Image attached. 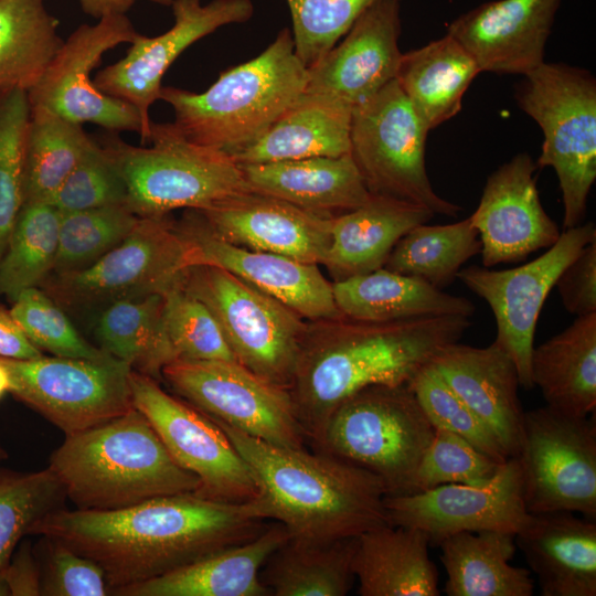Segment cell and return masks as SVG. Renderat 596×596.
Masks as SVG:
<instances>
[{
	"mask_svg": "<svg viewBox=\"0 0 596 596\" xmlns=\"http://www.w3.org/2000/svg\"><path fill=\"white\" fill-rule=\"evenodd\" d=\"M529 513L566 511L596 520V422L545 405L524 412L517 454Z\"/></svg>",
	"mask_w": 596,
	"mask_h": 596,
	"instance_id": "11",
	"label": "cell"
},
{
	"mask_svg": "<svg viewBox=\"0 0 596 596\" xmlns=\"http://www.w3.org/2000/svg\"><path fill=\"white\" fill-rule=\"evenodd\" d=\"M132 404L174 461L199 479V496L246 502L257 496L248 466L225 432L205 413L164 391L158 380L131 370Z\"/></svg>",
	"mask_w": 596,
	"mask_h": 596,
	"instance_id": "14",
	"label": "cell"
},
{
	"mask_svg": "<svg viewBox=\"0 0 596 596\" xmlns=\"http://www.w3.org/2000/svg\"><path fill=\"white\" fill-rule=\"evenodd\" d=\"M352 109L304 91L260 137L228 156L243 166L347 155Z\"/></svg>",
	"mask_w": 596,
	"mask_h": 596,
	"instance_id": "28",
	"label": "cell"
},
{
	"mask_svg": "<svg viewBox=\"0 0 596 596\" xmlns=\"http://www.w3.org/2000/svg\"><path fill=\"white\" fill-rule=\"evenodd\" d=\"M29 121L28 92L17 89L0 97V258L24 204Z\"/></svg>",
	"mask_w": 596,
	"mask_h": 596,
	"instance_id": "44",
	"label": "cell"
},
{
	"mask_svg": "<svg viewBox=\"0 0 596 596\" xmlns=\"http://www.w3.org/2000/svg\"><path fill=\"white\" fill-rule=\"evenodd\" d=\"M266 526L252 500L225 502L189 492L114 510L61 508L39 520L30 534L57 540L96 562L111 595L244 543Z\"/></svg>",
	"mask_w": 596,
	"mask_h": 596,
	"instance_id": "1",
	"label": "cell"
},
{
	"mask_svg": "<svg viewBox=\"0 0 596 596\" xmlns=\"http://www.w3.org/2000/svg\"><path fill=\"white\" fill-rule=\"evenodd\" d=\"M480 253L481 242L470 216L444 225L423 223L397 241L383 267L443 289Z\"/></svg>",
	"mask_w": 596,
	"mask_h": 596,
	"instance_id": "39",
	"label": "cell"
},
{
	"mask_svg": "<svg viewBox=\"0 0 596 596\" xmlns=\"http://www.w3.org/2000/svg\"><path fill=\"white\" fill-rule=\"evenodd\" d=\"M11 379L10 393L65 435L105 424L134 408L131 368L103 360L0 356Z\"/></svg>",
	"mask_w": 596,
	"mask_h": 596,
	"instance_id": "12",
	"label": "cell"
},
{
	"mask_svg": "<svg viewBox=\"0 0 596 596\" xmlns=\"http://www.w3.org/2000/svg\"><path fill=\"white\" fill-rule=\"evenodd\" d=\"M340 312L362 321H396L425 317L470 318L475 305L467 298L436 288L416 277L391 272H374L332 281Z\"/></svg>",
	"mask_w": 596,
	"mask_h": 596,
	"instance_id": "32",
	"label": "cell"
},
{
	"mask_svg": "<svg viewBox=\"0 0 596 596\" xmlns=\"http://www.w3.org/2000/svg\"><path fill=\"white\" fill-rule=\"evenodd\" d=\"M440 562L448 596H531L530 571L513 566L514 534L499 531L458 532L441 539Z\"/></svg>",
	"mask_w": 596,
	"mask_h": 596,
	"instance_id": "34",
	"label": "cell"
},
{
	"mask_svg": "<svg viewBox=\"0 0 596 596\" xmlns=\"http://www.w3.org/2000/svg\"><path fill=\"white\" fill-rule=\"evenodd\" d=\"M536 168L528 153H518L488 177L470 215L481 242L483 267L522 262L558 240L562 232L540 200Z\"/></svg>",
	"mask_w": 596,
	"mask_h": 596,
	"instance_id": "21",
	"label": "cell"
},
{
	"mask_svg": "<svg viewBox=\"0 0 596 596\" xmlns=\"http://www.w3.org/2000/svg\"><path fill=\"white\" fill-rule=\"evenodd\" d=\"M531 375L546 405L585 417L596 409V312L576 317L563 331L533 348Z\"/></svg>",
	"mask_w": 596,
	"mask_h": 596,
	"instance_id": "33",
	"label": "cell"
},
{
	"mask_svg": "<svg viewBox=\"0 0 596 596\" xmlns=\"http://www.w3.org/2000/svg\"><path fill=\"white\" fill-rule=\"evenodd\" d=\"M61 212L49 202L24 203L0 262V294L12 301L54 270Z\"/></svg>",
	"mask_w": 596,
	"mask_h": 596,
	"instance_id": "41",
	"label": "cell"
},
{
	"mask_svg": "<svg viewBox=\"0 0 596 596\" xmlns=\"http://www.w3.org/2000/svg\"><path fill=\"white\" fill-rule=\"evenodd\" d=\"M183 286L213 312L236 362L272 384L289 387L306 319L220 267H190Z\"/></svg>",
	"mask_w": 596,
	"mask_h": 596,
	"instance_id": "10",
	"label": "cell"
},
{
	"mask_svg": "<svg viewBox=\"0 0 596 596\" xmlns=\"http://www.w3.org/2000/svg\"><path fill=\"white\" fill-rule=\"evenodd\" d=\"M40 355L42 351L28 339L9 310L0 309V356L34 359Z\"/></svg>",
	"mask_w": 596,
	"mask_h": 596,
	"instance_id": "54",
	"label": "cell"
},
{
	"mask_svg": "<svg viewBox=\"0 0 596 596\" xmlns=\"http://www.w3.org/2000/svg\"><path fill=\"white\" fill-rule=\"evenodd\" d=\"M408 385L435 428L455 433L496 461L510 457L492 432L428 365Z\"/></svg>",
	"mask_w": 596,
	"mask_h": 596,
	"instance_id": "48",
	"label": "cell"
},
{
	"mask_svg": "<svg viewBox=\"0 0 596 596\" xmlns=\"http://www.w3.org/2000/svg\"><path fill=\"white\" fill-rule=\"evenodd\" d=\"M192 267L190 243L168 215L140 217L132 232L93 264L57 274L53 292L65 304L113 302L163 294Z\"/></svg>",
	"mask_w": 596,
	"mask_h": 596,
	"instance_id": "15",
	"label": "cell"
},
{
	"mask_svg": "<svg viewBox=\"0 0 596 596\" xmlns=\"http://www.w3.org/2000/svg\"><path fill=\"white\" fill-rule=\"evenodd\" d=\"M435 430L408 384L372 385L340 403L311 445L380 478L386 496L404 494Z\"/></svg>",
	"mask_w": 596,
	"mask_h": 596,
	"instance_id": "6",
	"label": "cell"
},
{
	"mask_svg": "<svg viewBox=\"0 0 596 596\" xmlns=\"http://www.w3.org/2000/svg\"><path fill=\"white\" fill-rule=\"evenodd\" d=\"M178 225L190 243L192 266L225 269L307 321L344 317L334 301L332 283L317 264L226 242L207 228L196 210H187L184 221Z\"/></svg>",
	"mask_w": 596,
	"mask_h": 596,
	"instance_id": "20",
	"label": "cell"
},
{
	"mask_svg": "<svg viewBox=\"0 0 596 596\" xmlns=\"http://www.w3.org/2000/svg\"><path fill=\"white\" fill-rule=\"evenodd\" d=\"M290 536L279 522L257 536L211 553L164 575L113 590L118 596H269L260 571Z\"/></svg>",
	"mask_w": 596,
	"mask_h": 596,
	"instance_id": "27",
	"label": "cell"
},
{
	"mask_svg": "<svg viewBox=\"0 0 596 596\" xmlns=\"http://www.w3.org/2000/svg\"><path fill=\"white\" fill-rule=\"evenodd\" d=\"M11 390V379L8 369L0 360V400Z\"/></svg>",
	"mask_w": 596,
	"mask_h": 596,
	"instance_id": "56",
	"label": "cell"
},
{
	"mask_svg": "<svg viewBox=\"0 0 596 596\" xmlns=\"http://www.w3.org/2000/svg\"><path fill=\"white\" fill-rule=\"evenodd\" d=\"M93 141L81 124L30 107L24 203L50 202Z\"/></svg>",
	"mask_w": 596,
	"mask_h": 596,
	"instance_id": "40",
	"label": "cell"
},
{
	"mask_svg": "<svg viewBox=\"0 0 596 596\" xmlns=\"http://www.w3.org/2000/svg\"><path fill=\"white\" fill-rule=\"evenodd\" d=\"M96 334L100 349L156 380L175 360L163 322V294L110 302L99 318Z\"/></svg>",
	"mask_w": 596,
	"mask_h": 596,
	"instance_id": "38",
	"label": "cell"
},
{
	"mask_svg": "<svg viewBox=\"0 0 596 596\" xmlns=\"http://www.w3.org/2000/svg\"><path fill=\"white\" fill-rule=\"evenodd\" d=\"M163 322L175 360L236 361L213 312L183 281L163 292Z\"/></svg>",
	"mask_w": 596,
	"mask_h": 596,
	"instance_id": "45",
	"label": "cell"
},
{
	"mask_svg": "<svg viewBox=\"0 0 596 596\" xmlns=\"http://www.w3.org/2000/svg\"><path fill=\"white\" fill-rule=\"evenodd\" d=\"M517 92L521 109L542 128L540 167H552L563 199V230L581 225L596 179V82L578 67L543 62Z\"/></svg>",
	"mask_w": 596,
	"mask_h": 596,
	"instance_id": "8",
	"label": "cell"
},
{
	"mask_svg": "<svg viewBox=\"0 0 596 596\" xmlns=\"http://www.w3.org/2000/svg\"><path fill=\"white\" fill-rule=\"evenodd\" d=\"M83 12L95 19L120 15L139 0H78ZM161 6H171L173 0H147Z\"/></svg>",
	"mask_w": 596,
	"mask_h": 596,
	"instance_id": "55",
	"label": "cell"
},
{
	"mask_svg": "<svg viewBox=\"0 0 596 596\" xmlns=\"http://www.w3.org/2000/svg\"><path fill=\"white\" fill-rule=\"evenodd\" d=\"M596 241L592 222L561 233L558 240L535 259L521 266L491 270L469 266L457 278L490 307L496 324L494 343L514 362L520 386L534 387L531 355L542 307L562 270L589 243Z\"/></svg>",
	"mask_w": 596,
	"mask_h": 596,
	"instance_id": "16",
	"label": "cell"
},
{
	"mask_svg": "<svg viewBox=\"0 0 596 596\" xmlns=\"http://www.w3.org/2000/svg\"><path fill=\"white\" fill-rule=\"evenodd\" d=\"M212 419L248 466L257 488L252 500L256 514L281 523L290 536L337 540L390 524L386 489L373 473L318 450L266 443Z\"/></svg>",
	"mask_w": 596,
	"mask_h": 596,
	"instance_id": "3",
	"label": "cell"
},
{
	"mask_svg": "<svg viewBox=\"0 0 596 596\" xmlns=\"http://www.w3.org/2000/svg\"><path fill=\"white\" fill-rule=\"evenodd\" d=\"M356 544L358 536H289L265 562L262 582L273 596H345L355 582Z\"/></svg>",
	"mask_w": 596,
	"mask_h": 596,
	"instance_id": "36",
	"label": "cell"
},
{
	"mask_svg": "<svg viewBox=\"0 0 596 596\" xmlns=\"http://www.w3.org/2000/svg\"><path fill=\"white\" fill-rule=\"evenodd\" d=\"M173 25L157 36L139 33L126 55L97 73L96 87L131 105L141 119L140 139L148 143L151 105L160 99L162 77L190 45L221 26L243 23L254 14L251 0H173Z\"/></svg>",
	"mask_w": 596,
	"mask_h": 596,
	"instance_id": "18",
	"label": "cell"
},
{
	"mask_svg": "<svg viewBox=\"0 0 596 596\" xmlns=\"http://www.w3.org/2000/svg\"><path fill=\"white\" fill-rule=\"evenodd\" d=\"M401 0H381L363 12L316 65L305 91L355 107L395 79L403 53Z\"/></svg>",
	"mask_w": 596,
	"mask_h": 596,
	"instance_id": "22",
	"label": "cell"
},
{
	"mask_svg": "<svg viewBox=\"0 0 596 596\" xmlns=\"http://www.w3.org/2000/svg\"><path fill=\"white\" fill-rule=\"evenodd\" d=\"M42 538L46 557L41 573V596L110 595L105 572L96 562L57 540Z\"/></svg>",
	"mask_w": 596,
	"mask_h": 596,
	"instance_id": "51",
	"label": "cell"
},
{
	"mask_svg": "<svg viewBox=\"0 0 596 596\" xmlns=\"http://www.w3.org/2000/svg\"><path fill=\"white\" fill-rule=\"evenodd\" d=\"M103 146L125 181L127 205L140 217L204 211L251 190L227 153L191 142L173 124L151 123L146 146L118 138Z\"/></svg>",
	"mask_w": 596,
	"mask_h": 596,
	"instance_id": "7",
	"label": "cell"
},
{
	"mask_svg": "<svg viewBox=\"0 0 596 596\" xmlns=\"http://www.w3.org/2000/svg\"><path fill=\"white\" fill-rule=\"evenodd\" d=\"M434 215L424 206L371 194L362 205L333 216L323 263L332 281L382 268L397 241Z\"/></svg>",
	"mask_w": 596,
	"mask_h": 596,
	"instance_id": "30",
	"label": "cell"
},
{
	"mask_svg": "<svg viewBox=\"0 0 596 596\" xmlns=\"http://www.w3.org/2000/svg\"><path fill=\"white\" fill-rule=\"evenodd\" d=\"M428 131L393 79L353 107L349 153L371 194L456 216L461 207L439 196L427 175Z\"/></svg>",
	"mask_w": 596,
	"mask_h": 596,
	"instance_id": "9",
	"label": "cell"
},
{
	"mask_svg": "<svg viewBox=\"0 0 596 596\" xmlns=\"http://www.w3.org/2000/svg\"><path fill=\"white\" fill-rule=\"evenodd\" d=\"M501 465L461 436L436 428L415 472L412 492L446 483L483 482Z\"/></svg>",
	"mask_w": 596,
	"mask_h": 596,
	"instance_id": "49",
	"label": "cell"
},
{
	"mask_svg": "<svg viewBox=\"0 0 596 596\" xmlns=\"http://www.w3.org/2000/svg\"><path fill=\"white\" fill-rule=\"evenodd\" d=\"M76 509L114 510L196 492L199 479L179 466L135 407L105 424L65 435L47 466Z\"/></svg>",
	"mask_w": 596,
	"mask_h": 596,
	"instance_id": "4",
	"label": "cell"
},
{
	"mask_svg": "<svg viewBox=\"0 0 596 596\" xmlns=\"http://www.w3.org/2000/svg\"><path fill=\"white\" fill-rule=\"evenodd\" d=\"M28 339L55 356L103 360L111 356L87 342L54 301L36 287L20 292L9 310Z\"/></svg>",
	"mask_w": 596,
	"mask_h": 596,
	"instance_id": "47",
	"label": "cell"
},
{
	"mask_svg": "<svg viewBox=\"0 0 596 596\" xmlns=\"http://www.w3.org/2000/svg\"><path fill=\"white\" fill-rule=\"evenodd\" d=\"M562 0H496L459 15L447 33L480 72L526 75L544 62V49Z\"/></svg>",
	"mask_w": 596,
	"mask_h": 596,
	"instance_id": "24",
	"label": "cell"
},
{
	"mask_svg": "<svg viewBox=\"0 0 596 596\" xmlns=\"http://www.w3.org/2000/svg\"><path fill=\"white\" fill-rule=\"evenodd\" d=\"M514 540L543 596L596 595V520L566 511L530 513Z\"/></svg>",
	"mask_w": 596,
	"mask_h": 596,
	"instance_id": "26",
	"label": "cell"
},
{
	"mask_svg": "<svg viewBox=\"0 0 596 596\" xmlns=\"http://www.w3.org/2000/svg\"><path fill=\"white\" fill-rule=\"evenodd\" d=\"M307 82L292 34L283 29L259 55L222 72L206 91L162 86L160 99L172 107V124L188 140L228 155L260 137Z\"/></svg>",
	"mask_w": 596,
	"mask_h": 596,
	"instance_id": "5",
	"label": "cell"
},
{
	"mask_svg": "<svg viewBox=\"0 0 596 596\" xmlns=\"http://www.w3.org/2000/svg\"><path fill=\"white\" fill-rule=\"evenodd\" d=\"M7 457H8L7 450L0 443V462L6 460Z\"/></svg>",
	"mask_w": 596,
	"mask_h": 596,
	"instance_id": "57",
	"label": "cell"
},
{
	"mask_svg": "<svg viewBox=\"0 0 596 596\" xmlns=\"http://www.w3.org/2000/svg\"><path fill=\"white\" fill-rule=\"evenodd\" d=\"M44 0H0V97L28 92L62 47Z\"/></svg>",
	"mask_w": 596,
	"mask_h": 596,
	"instance_id": "37",
	"label": "cell"
},
{
	"mask_svg": "<svg viewBox=\"0 0 596 596\" xmlns=\"http://www.w3.org/2000/svg\"><path fill=\"white\" fill-rule=\"evenodd\" d=\"M137 31L126 14L82 24L64 41L36 84L28 91L30 107L51 110L77 124H95L110 131L141 132V119L129 104L100 92L93 70L103 55L131 43Z\"/></svg>",
	"mask_w": 596,
	"mask_h": 596,
	"instance_id": "17",
	"label": "cell"
},
{
	"mask_svg": "<svg viewBox=\"0 0 596 596\" xmlns=\"http://www.w3.org/2000/svg\"><path fill=\"white\" fill-rule=\"evenodd\" d=\"M384 505L390 524L422 530L436 544L458 532L499 531L515 535L530 515L517 457L504 461L487 481L446 483L386 496Z\"/></svg>",
	"mask_w": 596,
	"mask_h": 596,
	"instance_id": "19",
	"label": "cell"
},
{
	"mask_svg": "<svg viewBox=\"0 0 596 596\" xmlns=\"http://www.w3.org/2000/svg\"><path fill=\"white\" fill-rule=\"evenodd\" d=\"M240 167L252 191L323 216L351 211L371 196L350 153Z\"/></svg>",
	"mask_w": 596,
	"mask_h": 596,
	"instance_id": "29",
	"label": "cell"
},
{
	"mask_svg": "<svg viewBox=\"0 0 596 596\" xmlns=\"http://www.w3.org/2000/svg\"><path fill=\"white\" fill-rule=\"evenodd\" d=\"M49 203L61 213L127 204V189L106 148L94 140Z\"/></svg>",
	"mask_w": 596,
	"mask_h": 596,
	"instance_id": "50",
	"label": "cell"
},
{
	"mask_svg": "<svg viewBox=\"0 0 596 596\" xmlns=\"http://www.w3.org/2000/svg\"><path fill=\"white\" fill-rule=\"evenodd\" d=\"M161 377L210 417L266 443L306 447V435L287 390L236 361L175 360Z\"/></svg>",
	"mask_w": 596,
	"mask_h": 596,
	"instance_id": "13",
	"label": "cell"
},
{
	"mask_svg": "<svg viewBox=\"0 0 596 596\" xmlns=\"http://www.w3.org/2000/svg\"><path fill=\"white\" fill-rule=\"evenodd\" d=\"M138 216L127 204L61 213L56 274L84 268L123 242Z\"/></svg>",
	"mask_w": 596,
	"mask_h": 596,
	"instance_id": "43",
	"label": "cell"
},
{
	"mask_svg": "<svg viewBox=\"0 0 596 596\" xmlns=\"http://www.w3.org/2000/svg\"><path fill=\"white\" fill-rule=\"evenodd\" d=\"M479 73L472 56L446 33L403 54L395 79L430 130L460 111L464 94Z\"/></svg>",
	"mask_w": 596,
	"mask_h": 596,
	"instance_id": "35",
	"label": "cell"
},
{
	"mask_svg": "<svg viewBox=\"0 0 596 596\" xmlns=\"http://www.w3.org/2000/svg\"><path fill=\"white\" fill-rule=\"evenodd\" d=\"M1 578L8 596H41V570L29 542L19 544Z\"/></svg>",
	"mask_w": 596,
	"mask_h": 596,
	"instance_id": "53",
	"label": "cell"
},
{
	"mask_svg": "<svg viewBox=\"0 0 596 596\" xmlns=\"http://www.w3.org/2000/svg\"><path fill=\"white\" fill-rule=\"evenodd\" d=\"M199 213L207 228L226 242L304 263L323 265L331 244L332 217L252 190Z\"/></svg>",
	"mask_w": 596,
	"mask_h": 596,
	"instance_id": "23",
	"label": "cell"
},
{
	"mask_svg": "<svg viewBox=\"0 0 596 596\" xmlns=\"http://www.w3.org/2000/svg\"><path fill=\"white\" fill-rule=\"evenodd\" d=\"M422 530L384 524L358 536L353 572L361 596H438V571Z\"/></svg>",
	"mask_w": 596,
	"mask_h": 596,
	"instance_id": "31",
	"label": "cell"
},
{
	"mask_svg": "<svg viewBox=\"0 0 596 596\" xmlns=\"http://www.w3.org/2000/svg\"><path fill=\"white\" fill-rule=\"evenodd\" d=\"M471 324L460 316L308 321L287 389L307 440L319 437L330 414L352 394L372 385L408 384Z\"/></svg>",
	"mask_w": 596,
	"mask_h": 596,
	"instance_id": "2",
	"label": "cell"
},
{
	"mask_svg": "<svg viewBox=\"0 0 596 596\" xmlns=\"http://www.w3.org/2000/svg\"><path fill=\"white\" fill-rule=\"evenodd\" d=\"M66 499L49 467L29 472L0 468V578L21 540L43 517L64 508Z\"/></svg>",
	"mask_w": 596,
	"mask_h": 596,
	"instance_id": "42",
	"label": "cell"
},
{
	"mask_svg": "<svg viewBox=\"0 0 596 596\" xmlns=\"http://www.w3.org/2000/svg\"><path fill=\"white\" fill-rule=\"evenodd\" d=\"M292 21L295 53L310 68L381 0H286ZM402 1V0H401Z\"/></svg>",
	"mask_w": 596,
	"mask_h": 596,
	"instance_id": "46",
	"label": "cell"
},
{
	"mask_svg": "<svg viewBox=\"0 0 596 596\" xmlns=\"http://www.w3.org/2000/svg\"><path fill=\"white\" fill-rule=\"evenodd\" d=\"M430 365L492 432L508 456L515 457L524 412L512 359L494 342L476 348L458 341L447 345Z\"/></svg>",
	"mask_w": 596,
	"mask_h": 596,
	"instance_id": "25",
	"label": "cell"
},
{
	"mask_svg": "<svg viewBox=\"0 0 596 596\" xmlns=\"http://www.w3.org/2000/svg\"><path fill=\"white\" fill-rule=\"evenodd\" d=\"M554 287L570 313L579 317L596 312V241L562 270Z\"/></svg>",
	"mask_w": 596,
	"mask_h": 596,
	"instance_id": "52",
	"label": "cell"
}]
</instances>
